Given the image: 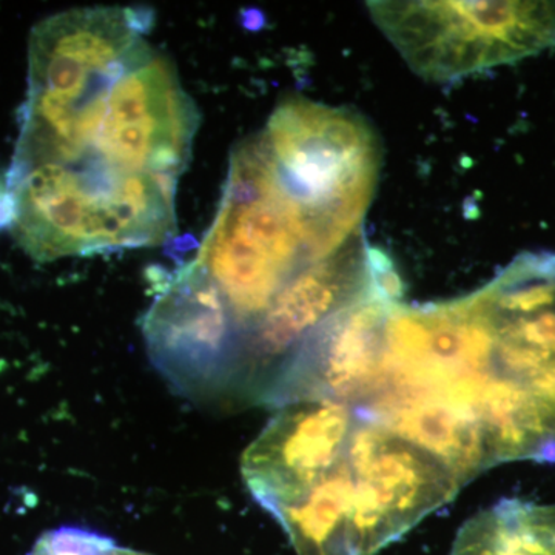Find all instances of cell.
<instances>
[{
  "instance_id": "5b68a950",
  "label": "cell",
  "mask_w": 555,
  "mask_h": 555,
  "mask_svg": "<svg viewBox=\"0 0 555 555\" xmlns=\"http://www.w3.org/2000/svg\"><path fill=\"white\" fill-rule=\"evenodd\" d=\"M469 298L491 343L489 377L520 390L555 427V254L518 255Z\"/></svg>"
},
{
  "instance_id": "8992f818",
  "label": "cell",
  "mask_w": 555,
  "mask_h": 555,
  "mask_svg": "<svg viewBox=\"0 0 555 555\" xmlns=\"http://www.w3.org/2000/svg\"><path fill=\"white\" fill-rule=\"evenodd\" d=\"M396 299L372 286L357 301L315 328L262 393L259 403L283 408L301 401L360 406L374 396L383 374L386 324Z\"/></svg>"
},
{
  "instance_id": "52a82bcc",
  "label": "cell",
  "mask_w": 555,
  "mask_h": 555,
  "mask_svg": "<svg viewBox=\"0 0 555 555\" xmlns=\"http://www.w3.org/2000/svg\"><path fill=\"white\" fill-rule=\"evenodd\" d=\"M357 414L332 401H301L280 408L244 452L241 473L268 513L308 494L346 460Z\"/></svg>"
},
{
  "instance_id": "6da1fadb",
  "label": "cell",
  "mask_w": 555,
  "mask_h": 555,
  "mask_svg": "<svg viewBox=\"0 0 555 555\" xmlns=\"http://www.w3.org/2000/svg\"><path fill=\"white\" fill-rule=\"evenodd\" d=\"M149 10L98 7L39 22L7 185L14 238L39 262L152 247L177 230L199 115L150 40Z\"/></svg>"
},
{
  "instance_id": "8fae6325",
  "label": "cell",
  "mask_w": 555,
  "mask_h": 555,
  "mask_svg": "<svg viewBox=\"0 0 555 555\" xmlns=\"http://www.w3.org/2000/svg\"><path fill=\"white\" fill-rule=\"evenodd\" d=\"M28 555H149L116 545L115 540L89 529L64 526L40 535Z\"/></svg>"
},
{
  "instance_id": "7a4b0ae2",
  "label": "cell",
  "mask_w": 555,
  "mask_h": 555,
  "mask_svg": "<svg viewBox=\"0 0 555 555\" xmlns=\"http://www.w3.org/2000/svg\"><path fill=\"white\" fill-rule=\"evenodd\" d=\"M375 189L331 138L270 119L236 145L198 254L160 291L233 350L236 377L244 343L281 294L363 238Z\"/></svg>"
},
{
  "instance_id": "7c38bea8",
  "label": "cell",
  "mask_w": 555,
  "mask_h": 555,
  "mask_svg": "<svg viewBox=\"0 0 555 555\" xmlns=\"http://www.w3.org/2000/svg\"><path fill=\"white\" fill-rule=\"evenodd\" d=\"M14 199L11 196L7 179H0V229L11 228L14 222Z\"/></svg>"
},
{
  "instance_id": "ba28073f",
  "label": "cell",
  "mask_w": 555,
  "mask_h": 555,
  "mask_svg": "<svg viewBox=\"0 0 555 555\" xmlns=\"http://www.w3.org/2000/svg\"><path fill=\"white\" fill-rule=\"evenodd\" d=\"M353 409L437 456L462 488L492 467L474 409L441 396H378Z\"/></svg>"
},
{
  "instance_id": "3957f363",
  "label": "cell",
  "mask_w": 555,
  "mask_h": 555,
  "mask_svg": "<svg viewBox=\"0 0 555 555\" xmlns=\"http://www.w3.org/2000/svg\"><path fill=\"white\" fill-rule=\"evenodd\" d=\"M423 79L451 82L555 47L554 2H367Z\"/></svg>"
},
{
  "instance_id": "277c9868",
  "label": "cell",
  "mask_w": 555,
  "mask_h": 555,
  "mask_svg": "<svg viewBox=\"0 0 555 555\" xmlns=\"http://www.w3.org/2000/svg\"><path fill=\"white\" fill-rule=\"evenodd\" d=\"M352 474L350 555H375L459 494L437 456L357 416L346 454Z\"/></svg>"
},
{
  "instance_id": "30bf717a",
  "label": "cell",
  "mask_w": 555,
  "mask_h": 555,
  "mask_svg": "<svg viewBox=\"0 0 555 555\" xmlns=\"http://www.w3.org/2000/svg\"><path fill=\"white\" fill-rule=\"evenodd\" d=\"M451 555H555V505L500 500L463 524Z\"/></svg>"
},
{
  "instance_id": "9c48e42d",
  "label": "cell",
  "mask_w": 555,
  "mask_h": 555,
  "mask_svg": "<svg viewBox=\"0 0 555 555\" xmlns=\"http://www.w3.org/2000/svg\"><path fill=\"white\" fill-rule=\"evenodd\" d=\"M352 474L347 460L308 494L273 509L297 555H350Z\"/></svg>"
}]
</instances>
